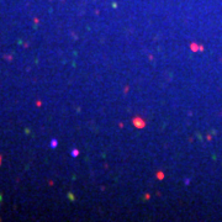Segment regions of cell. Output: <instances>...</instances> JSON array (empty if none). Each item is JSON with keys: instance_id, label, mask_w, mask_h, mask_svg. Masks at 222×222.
<instances>
[{"instance_id": "cell-1", "label": "cell", "mask_w": 222, "mask_h": 222, "mask_svg": "<svg viewBox=\"0 0 222 222\" xmlns=\"http://www.w3.org/2000/svg\"><path fill=\"white\" fill-rule=\"evenodd\" d=\"M49 146H51V148H54V147L57 146V141H56V139H52V142L49 143Z\"/></svg>"}]
</instances>
